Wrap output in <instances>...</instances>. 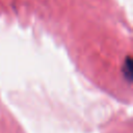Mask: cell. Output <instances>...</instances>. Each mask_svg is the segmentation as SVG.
I'll use <instances>...</instances> for the list:
<instances>
[{
	"label": "cell",
	"instance_id": "obj_1",
	"mask_svg": "<svg viewBox=\"0 0 133 133\" xmlns=\"http://www.w3.org/2000/svg\"><path fill=\"white\" fill-rule=\"evenodd\" d=\"M123 75L125 77V79L131 83L132 82V77H133V74H132V59L130 56H128L126 59H125V62L123 64Z\"/></svg>",
	"mask_w": 133,
	"mask_h": 133
}]
</instances>
